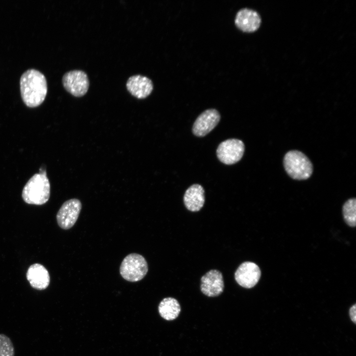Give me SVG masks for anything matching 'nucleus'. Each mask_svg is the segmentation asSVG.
<instances>
[{
	"label": "nucleus",
	"mask_w": 356,
	"mask_h": 356,
	"mask_svg": "<svg viewBox=\"0 0 356 356\" xmlns=\"http://www.w3.org/2000/svg\"><path fill=\"white\" fill-rule=\"evenodd\" d=\"M22 99L29 107H36L44 100L47 91L45 76L40 71L31 69L25 71L20 80Z\"/></svg>",
	"instance_id": "f257e3e1"
},
{
	"label": "nucleus",
	"mask_w": 356,
	"mask_h": 356,
	"mask_svg": "<svg viewBox=\"0 0 356 356\" xmlns=\"http://www.w3.org/2000/svg\"><path fill=\"white\" fill-rule=\"evenodd\" d=\"M50 186L45 169L32 176L24 186L22 193L23 200L28 204L41 205L48 201Z\"/></svg>",
	"instance_id": "f03ea898"
},
{
	"label": "nucleus",
	"mask_w": 356,
	"mask_h": 356,
	"mask_svg": "<svg viewBox=\"0 0 356 356\" xmlns=\"http://www.w3.org/2000/svg\"><path fill=\"white\" fill-rule=\"evenodd\" d=\"M283 165L287 174L293 179L309 178L313 171L312 165L308 157L298 150H291L284 156Z\"/></svg>",
	"instance_id": "7ed1b4c3"
},
{
	"label": "nucleus",
	"mask_w": 356,
	"mask_h": 356,
	"mask_svg": "<svg viewBox=\"0 0 356 356\" xmlns=\"http://www.w3.org/2000/svg\"><path fill=\"white\" fill-rule=\"evenodd\" d=\"M148 269L147 263L142 256L137 253H131L122 262L120 273L127 281L136 282L145 277Z\"/></svg>",
	"instance_id": "20e7f679"
},
{
	"label": "nucleus",
	"mask_w": 356,
	"mask_h": 356,
	"mask_svg": "<svg viewBox=\"0 0 356 356\" xmlns=\"http://www.w3.org/2000/svg\"><path fill=\"white\" fill-rule=\"evenodd\" d=\"M245 150L242 141L235 138L226 139L222 142L217 149L219 160L226 165L238 162L242 158Z\"/></svg>",
	"instance_id": "39448f33"
},
{
	"label": "nucleus",
	"mask_w": 356,
	"mask_h": 356,
	"mask_svg": "<svg viewBox=\"0 0 356 356\" xmlns=\"http://www.w3.org/2000/svg\"><path fill=\"white\" fill-rule=\"evenodd\" d=\"M62 83L66 90L76 97L84 95L89 88L87 74L81 70H72L66 73L62 78Z\"/></svg>",
	"instance_id": "423d86ee"
},
{
	"label": "nucleus",
	"mask_w": 356,
	"mask_h": 356,
	"mask_svg": "<svg viewBox=\"0 0 356 356\" xmlns=\"http://www.w3.org/2000/svg\"><path fill=\"white\" fill-rule=\"evenodd\" d=\"M82 209L81 201L76 198L66 201L56 215L58 225L62 229H68L76 223Z\"/></svg>",
	"instance_id": "0eeeda50"
},
{
	"label": "nucleus",
	"mask_w": 356,
	"mask_h": 356,
	"mask_svg": "<svg viewBox=\"0 0 356 356\" xmlns=\"http://www.w3.org/2000/svg\"><path fill=\"white\" fill-rule=\"evenodd\" d=\"M261 274L260 269L257 265L251 262H245L237 268L234 277L241 286L251 288L258 282Z\"/></svg>",
	"instance_id": "6e6552de"
},
{
	"label": "nucleus",
	"mask_w": 356,
	"mask_h": 356,
	"mask_svg": "<svg viewBox=\"0 0 356 356\" xmlns=\"http://www.w3.org/2000/svg\"><path fill=\"white\" fill-rule=\"evenodd\" d=\"M221 116L215 109H208L203 112L194 123L192 132L197 136H204L218 125Z\"/></svg>",
	"instance_id": "1a4fd4ad"
},
{
	"label": "nucleus",
	"mask_w": 356,
	"mask_h": 356,
	"mask_svg": "<svg viewBox=\"0 0 356 356\" xmlns=\"http://www.w3.org/2000/svg\"><path fill=\"white\" fill-rule=\"evenodd\" d=\"M201 292L208 297L220 295L223 291L224 282L222 273L217 269L208 271L201 278Z\"/></svg>",
	"instance_id": "9d476101"
},
{
	"label": "nucleus",
	"mask_w": 356,
	"mask_h": 356,
	"mask_svg": "<svg viewBox=\"0 0 356 356\" xmlns=\"http://www.w3.org/2000/svg\"><path fill=\"white\" fill-rule=\"evenodd\" d=\"M234 22L236 26L245 32H253L260 27L261 19L258 13L250 8H243L236 13Z\"/></svg>",
	"instance_id": "9b49d317"
},
{
	"label": "nucleus",
	"mask_w": 356,
	"mask_h": 356,
	"mask_svg": "<svg viewBox=\"0 0 356 356\" xmlns=\"http://www.w3.org/2000/svg\"><path fill=\"white\" fill-rule=\"evenodd\" d=\"M126 87L130 93L138 99L147 97L153 89L152 81L147 77L140 75L130 77L127 82Z\"/></svg>",
	"instance_id": "f8f14e48"
},
{
	"label": "nucleus",
	"mask_w": 356,
	"mask_h": 356,
	"mask_svg": "<svg viewBox=\"0 0 356 356\" xmlns=\"http://www.w3.org/2000/svg\"><path fill=\"white\" fill-rule=\"evenodd\" d=\"M26 277L31 286L37 290H44L49 284V273L44 266L39 264H33L28 268Z\"/></svg>",
	"instance_id": "ddd939ff"
},
{
	"label": "nucleus",
	"mask_w": 356,
	"mask_h": 356,
	"mask_svg": "<svg viewBox=\"0 0 356 356\" xmlns=\"http://www.w3.org/2000/svg\"><path fill=\"white\" fill-rule=\"evenodd\" d=\"M183 201L186 208L191 212L199 211L205 202L204 189L199 184L190 186L185 191Z\"/></svg>",
	"instance_id": "4468645a"
},
{
	"label": "nucleus",
	"mask_w": 356,
	"mask_h": 356,
	"mask_svg": "<svg viewBox=\"0 0 356 356\" xmlns=\"http://www.w3.org/2000/svg\"><path fill=\"white\" fill-rule=\"evenodd\" d=\"M180 310V306L178 301L172 297L163 299L158 307L160 315L167 320L176 319L178 316Z\"/></svg>",
	"instance_id": "2eb2a0df"
},
{
	"label": "nucleus",
	"mask_w": 356,
	"mask_h": 356,
	"mask_svg": "<svg viewBox=\"0 0 356 356\" xmlns=\"http://www.w3.org/2000/svg\"><path fill=\"white\" fill-rule=\"evenodd\" d=\"M343 215L346 223L351 227L356 224V199L351 198L343 206Z\"/></svg>",
	"instance_id": "dca6fc26"
},
{
	"label": "nucleus",
	"mask_w": 356,
	"mask_h": 356,
	"mask_svg": "<svg viewBox=\"0 0 356 356\" xmlns=\"http://www.w3.org/2000/svg\"><path fill=\"white\" fill-rule=\"evenodd\" d=\"M14 348L10 339L0 334V356H14Z\"/></svg>",
	"instance_id": "f3484780"
},
{
	"label": "nucleus",
	"mask_w": 356,
	"mask_h": 356,
	"mask_svg": "<svg viewBox=\"0 0 356 356\" xmlns=\"http://www.w3.org/2000/svg\"><path fill=\"white\" fill-rule=\"evenodd\" d=\"M356 304L352 306L349 310V315L352 321L354 323H356Z\"/></svg>",
	"instance_id": "a211bd4d"
}]
</instances>
